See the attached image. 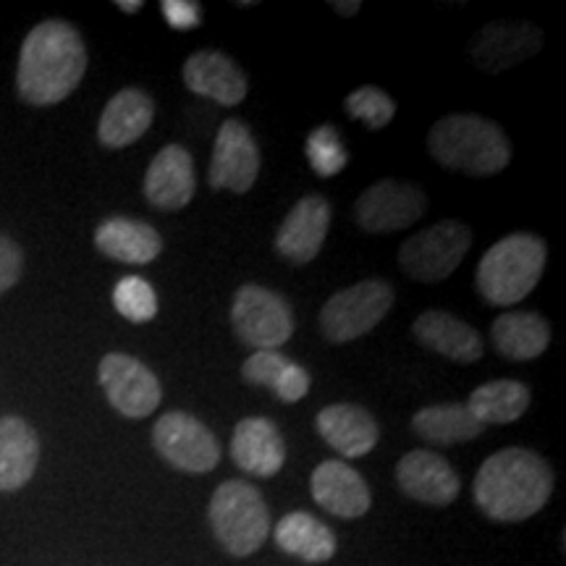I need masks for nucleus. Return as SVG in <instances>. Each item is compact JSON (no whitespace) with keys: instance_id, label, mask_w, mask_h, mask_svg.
Wrapping results in <instances>:
<instances>
[{"instance_id":"nucleus-24","label":"nucleus","mask_w":566,"mask_h":566,"mask_svg":"<svg viewBox=\"0 0 566 566\" xmlns=\"http://www.w3.org/2000/svg\"><path fill=\"white\" fill-rule=\"evenodd\" d=\"M40 462V441L21 417H0V493L30 483Z\"/></svg>"},{"instance_id":"nucleus-11","label":"nucleus","mask_w":566,"mask_h":566,"mask_svg":"<svg viewBox=\"0 0 566 566\" xmlns=\"http://www.w3.org/2000/svg\"><path fill=\"white\" fill-rule=\"evenodd\" d=\"M428 208V197L417 184H407L399 179H380L367 187L354 205L359 229L370 233H391L409 229L420 221Z\"/></svg>"},{"instance_id":"nucleus-31","label":"nucleus","mask_w":566,"mask_h":566,"mask_svg":"<svg viewBox=\"0 0 566 566\" xmlns=\"http://www.w3.org/2000/svg\"><path fill=\"white\" fill-rule=\"evenodd\" d=\"M113 304L129 323H150L158 315V294L139 275H126L113 289Z\"/></svg>"},{"instance_id":"nucleus-10","label":"nucleus","mask_w":566,"mask_h":566,"mask_svg":"<svg viewBox=\"0 0 566 566\" xmlns=\"http://www.w3.org/2000/svg\"><path fill=\"white\" fill-rule=\"evenodd\" d=\"M97 378H101L111 407L124 417H132V420L153 415L163 399L160 380L155 378L150 367L142 365L129 354H105L101 367H97Z\"/></svg>"},{"instance_id":"nucleus-29","label":"nucleus","mask_w":566,"mask_h":566,"mask_svg":"<svg viewBox=\"0 0 566 566\" xmlns=\"http://www.w3.org/2000/svg\"><path fill=\"white\" fill-rule=\"evenodd\" d=\"M530 401V388L520 380H491L472 391L467 409L480 424H509L527 412Z\"/></svg>"},{"instance_id":"nucleus-21","label":"nucleus","mask_w":566,"mask_h":566,"mask_svg":"<svg viewBox=\"0 0 566 566\" xmlns=\"http://www.w3.org/2000/svg\"><path fill=\"white\" fill-rule=\"evenodd\" d=\"M317 433L325 438L331 449L346 459L370 454L378 446L380 428L365 407L331 405L317 415Z\"/></svg>"},{"instance_id":"nucleus-32","label":"nucleus","mask_w":566,"mask_h":566,"mask_svg":"<svg viewBox=\"0 0 566 566\" xmlns=\"http://www.w3.org/2000/svg\"><path fill=\"white\" fill-rule=\"evenodd\" d=\"M344 108L354 122L365 124L367 129L378 132L384 129L394 122V113H396V103L391 101V95L384 92L380 87H359L354 90L349 97L344 101Z\"/></svg>"},{"instance_id":"nucleus-9","label":"nucleus","mask_w":566,"mask_h":566,"mask_svg":"<svg viewBox=\"0 0 566 566\" xmlns=\"http://www.w3.org/2000/svg\"><path fill=\"white\" fill-rule=\"evenodd\" d=\"M153 443L168 464L189 475L210 472L221 459V446L216 436L187 412L163 415L153 428Z\"/></svg>"},{"instance_id":"nucleus-16","label":"nucleus","mask_w":566,"mask_h":566,"mask_svg":"<svg viewBox=\"0 0 566 566\" xmlns=\"http://www.w3.org/2000/svg\"><path fill=\"white\" fill-rule=\"evenodd\" d=\"M195 160L181 145L163 147L145 174L147 202L166 212L187 208L195 197Z\"/></svg>"},{"instance_id":"nucleus-2","label":"nucleus","mask_w":566,"mask_h":566,"mask_svg":"<svg viewBox=\"0 0 566 566\" xmlns=\"http://www.w3.org/2000/svg\"><path fill=\"white\" fill-rule=\"evenodd\" d=\"M554 470L530 449H504L488 457L475 478V501L495 522H525L548 504Z\"/></svg>"},{"instance_id":"nucleus-34","label":"nucleus","mask_w":566,"mask_h":566,"mask_svg":"<svg viewBox=\"0 0 566 566\" xmlns=\"http://www.w3.org/2000/svg\"><path fill=\"white\" fill-rule=\"evenodd\" d=\"M21 268H24V254H21L19 244L0 233V294L17 286L21 279Z\"/></svg>"},{"instance_id":"nucleus-27","label":"nucleus","mask_w":566,"mask_h":566,"mask_svg":"<svg viewBox=\"0 0 566 566\" xmlns=\"http://www.w3.org/2000/svg\"><path fill=\"white\" fill-rule=\"evenodd\" d=\"M242 378L250 386L271 388L286 405H296L310 391V373L281 352H254L242 367Z\"/></svg>"},{"instance_id":"nucleus-6","label":"nucleus","mask_w":566,"mask_h":566,"mask_svg":"<svg viewBox=\"0 0 566 566\" xmlns=\"http://www.w3.org/2000/svg\"><path fill=\"white\" fill-rule=\"evenodd\" d=\"M394 307V286L384 279H367L342 289L323 304L321 334L331 344H349L370 334Z\"/></svg>"},{"instance_id":"nucleus-25","label":"nucleus","mask_w":566,"mask_h":566,"mask_svg":"<svg viewBox=\"0 0 566 566\" xmlns=\"http://www.w3.org/2000/svg\"><path fill=\"white\" fill-rule=\"evenodd\" d=\"M495 352L512 363H527L541 357L551 344V325L543 315L527 310H512L499 315L491 325Z\"/></svg>"},{"instance_id":"nucleus-7","label":"nucleus","mask_w":566,"mask_h":566,"mask_svg":"<svg viewBox=\"0 0 566 566\" xmlns=\"http://www.w3.org/2000/svg\"><path fill=\"white\" fill-rule=\"evenodd\" d=\"M472 247V231L462 221H438L415 237H409L399 250V265L409 279L420 283H441L462 265Z\"/></svg>"},{"instance_id":"nucleus-20","label":"nucleus","mask_w":566,"mask_h":566,"mask_svg":"<svg viewBox=\"0 0 566 566\" xmlns=\"http://www.w3.org/2000/svg\"><path fill=\"white\" fill-rule=\"evenodd\" d=\"M412 334L424 349H433L451 363L472 365L483 357V338L478 331L443 310L422 313L412 325Z\"/></svg>"},{"instance_id":"nucleus-35","label":"nucleus","mask_w":566,"mask_h":566,"mask_svg":"<svg viewBox=\"0 0 566 566\" xmlns=\"http://www.w3.org/2000/svg\"><path fill=\"white\" fill-rule=\"evenodd\" d=\"M331 9H336L342 17H354V13L363 9V3H357V0H352V3H338V0H334V3H331Z\"/></svg>"},{"instance_id":"nucleus-26","label":"nucleus","mask_w":566,"mask_h":566,"mask_svg":"<svg viewBox=\"0 0 566 566\" xmlns=\"http://www.w3.org/2000/svg\"><path fill=\"white\" fill-rule=\"evenodd\" d=\"M275 546L283 554L302 558V562L321 564L334 558L336 554V535L325 522L307 512H292L275 525Z\"/></svg>"},{"instance_id":"nucleus-28","label":"nucleus","mask_w":566,"mask_h":566,"mask_svg":"<svg viewBox=\"0 0 566 566\" xmlns=\"http://www.w3.org/2000/svg\"><path fill=\"white\" fill-rule=\"evenodd\" d=\"M412 430L428 443L457 446L478 438L485 430V424L475 420V415L467 409V405L449 401V405L422 407L412 417Z\"/></svg>"},{"instance_id":"nucleus-5","label":"nucleus","mask_w":566,"mask_h":566,"mask_svg":"<svg viewBox=\"0 0 566 566\" xmlns=\"http://www.w3.org/2000/svg\"><path fill=\"white\" fill-rule=\"evenodd\" d=\"M208 514L212 533L231 556H252L271 535V514L263 493L242 480H229L218 488Z\"/></svg>"},{"instance_id":"nucleus-19","label":"nucleus","mask_w":566,"mask_h":566,"mask_svg":"<svg viewBox=\"0 0 566 566\" xmlns=\"http://www.w3.org/2000/svg\"><path fill=\"white\" fill-rule=\"evenodd\" d=\"M184 84L200 97L233 108L244 103L247 76L244 71L221 51H197L184 63Z\"/></svg>"},{"instance_id":"nucleus-12","label":"nucleus","mask_w":566,"mask_h":566,"mask_svg":"<svg viewBox=\"0 0 566 566\" xmlns=\"http://www.w3.org/2000/svg\"><path fill=\"white\" fill-rule=\"evenodd\" d=\"M260 174V147L254 142L250 126L229 118L221 124L212 145L208 181L212 189L244 195L250 192Z\"/></svg>"},{"instance_id":"nucleus-13","label":"nucleus","mask_w":566,"mask_h":566,"mask_svg":"<svg viewBox=\"0 0 566 566\" xmlns=\"http://www.w3.org/2000/svg\"><path fill=\"white\" fill-rule=\"evenodd\" d=\"M543 32L525 21H493L470 45V59L483 74H504L541 53Z\"/></svg>"},{"instance_id":"nucleus-23","label":"nucleus","mask_w":566,"mask_h":566,"mask_svg":"<svg viewBox=\"0 0 566 566\" xmlns=\"http://www.w3.org/2000/svg\"><path fill=\"white\" fill-rule=\"evenodd\" d=\"M155 116V103L147 92L142 90H122L105 105L101 124H97V137L105 147H129L142 134L150 129Z\"/></svg>"},{"instance_id":"nucleus-30","label":"nucleus","mask_w":566,"mask_h":566,"mask_svg":"<svg viewBox=\"0 0 566 566\" xmlns=\"http://www.w3.org/2000/svg\"><path fill=\"white\" fill-rule=\"evenodd\" d=\"M304 153H307L313 171L323 176V179H334V176L344 171L346 163H349V150H346L342 134L331 124L317 126V129L307 134Z\"/></svg>"},{"instance_id":"nucleus-15","label":"nucleus","mask_w":566,"mask_h":566,"mask_svg":"<svg viewBox=\"0 0 566 566\" xmlns=\"http://www.w3.org/2000/svg\"><path fill=\"white\" fill-rule=\"evenodd\" d=\"M396 483L409 499L430 506L454 504L462 483H459L457 470L441 454L428 449L409 451L396 467Z\"/></svg>"},{"instance_id":"nucleus-3","label":"nucleus","mask_w":566,"mask_h":566,"mask_svg":"<svg viewBox=\"0 0 566 566\" xmlns=\"http://www.w3.org/2000/svg\"><path fill=\"white\" fill-rule=\"evenodd\" d=\"M428 150L438 166L467 176L501 174L512 160V145L499 124L478 113H451L433 124Z\"/></svg>"},{"instance_id":"nucleus-4","label":"nucleus","mask_w":566,"mask_h":566,"mask_svg":"<svg viewBox=\"0 0 566 566\" xmlns=\"http://www.w3.org/2000/svg\"><path fill=\"white\" fill-rule=\"evenodd\" d=\"M546 242L535 233H509L499 239L478 265V292L488 304L509 307L535 292L546 271Z\"/></svg>"},{"instance_id":"nucleus-8","label":"nucleus","mask_w":566,"mask_h":566,"mask_svg":"<svg viewBox=\"0 0 566 566\" xmlns=\"http://www.w3.org/2000/svg\"><path fill=\"white\" fill-rule=\"evenodd\" d=\"M231 325L233 334L247 346H254L258 352H275V346H283L294 334V313L273 289L244 283L233 294Z\"/></svg>"},{"instance_id":"nucleus-22","label":"nucleus","mask_w":566,"mask_h":566,"mask_svg":"<svg viewBox=\"0 0 566 566\" xmlns=\"http://www.w3.org/2000/svg\"><path fill=\"white\" fill-rule=\"evenodd\" d=\"M95 247L105 258L126 265H147L163 252L160 233L134 218H108L97 226Z\"/></svg>"},{"instance_id":"nucleus-33","label":"nucleus","mask_w":566,"mask_h":566,"mask_svg":"<svg viewBox=\"0 0 566 566\" xmlns=\"http://www.w3.org/2000/svg\"><path fill=\"white\" fill-rule=\"evenodd\" d=\"M160 9L168 24L179 32L197 30L202 24V9L195 0H163Z\"/></svg>"},{"instance_id":"nucleus-1","label":"nucleus","mask_w":566,"mask_h":566,"mask_svg":"<svg viewBox=\"0 0 566 566\" xmlns=\"http://www.w3.org/2000/svg\"><path fill=\"white\" fill-rule=\"evenodd\" d=\"M87 71L82 34L66 21H42L27 34L19 55L17 87L30 105H55L80 87Z\"/></svg>"},{"instance_id":"nucleus-18","label":"nucleus","mask_w":566,"mask_h":566,"mask_svg":"<svg viewBox=\"0 0 566 566\" xmlns=\"http://www.w3.org/2000/svg\"><path fill=\"white\" fill-rule=\"evenodd\" d=\"M233 462L247 475L273 478L286 462V443L281 430L268 417H247L233 428L231 438Z\"/></svg>"},{"instance_id":"nucleus-14","label":"nucleus","mask_w":566,"mask_h":566,"mask_svg":"<svg viewBox=\"0 0 566 566\" xmlns=\"http://www.w3.org/2000/svg\"><path fill=\"white\" fill-rule=\"evenodd\" d=\"M331 229V205L321 195H307L289 210L275 233V250L294 265H307L321 254Z\"/></svg>"},{"instance_id":"nucleus-36","label":"nucleus","mask_w":566,"mask_h":566,"mask_svg":"<svg viewBox=\"0 0 566 566\" xmlns=\"http://www.w3.org/2000/svg\"><path fill=\"white\" fill-rule=\"evenodd\" d=\"M118 9H122L124 13H137V11H142V3L139 0H118Z\"/></svg>"},{"instance_id":"nucleus-17","label":"nucleus","mask_w":566,"mask_h":566,"mask_svg":"<svg viewBox=\"0 0 566 566\" xmlns=\"http://www.w3.org/2000/svg\"><path fill=\"white\" fill-rule=\"evenodd\" d=\"M310 488H313L315 504L328 514L342 516V520H357L373 506L370 488H367L363 475L338 459L317 464Z\"/></svg>"}]
</instances>
